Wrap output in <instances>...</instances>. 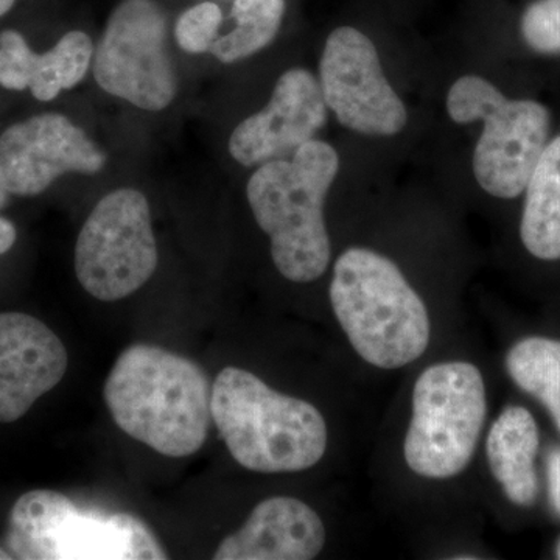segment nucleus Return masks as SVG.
<instances>
[{
    "instance_id": "1",
    "label": "nucleus",
    "mask_w": 560,
    "mask_h": 560,
    "mask_svg": "<svg viewBox=\"0 0 560 560\" xmlns=\"http://www.w3.org/2000/svg\"><path fill=\"white\" fill-rule=\"evenodd\" d=\"M114 422L132 440L171 458L208 440L212 385L200 364L151 345L120 353L103 389Z\"/></svg>"
},
{
    "instance_id": "2",
    "label": "nucleus",
    "mask_w": 560,
    "mask_h": 560,
    "mask_svg": "<svg viewBox=\"0 0 560 560\" xmlns=\"http://www.w3.org/2000/svg\"><path fill=\"white\" fill-rule=\"evenodd\" d=\"M338 171L334 147L312 139L294 151L293 160L265 162L250 176L246 195L254 219L270 237L276 268L291 282H312L327 270L324 201Z\"/></svg>"
},
{
    "instance_id": "3",
    "label": "nucleus",
    "mask_w": 560,
    "mask_h": 560,
    "mask_svg": "<svg viewBox=\"0 0 560 560\" xmlns=\"http://www.w3.org/2000/svg\"><path fill=\"white\" fill-rule=\"evenodd\" d=\"M212 420L232 458L248 470H307L326 453L327 425L318 408L271 389L241 368L217 375Z\"/></svg>"
},
{
    "instance_id": "4",
    "label": "nucleus",
    "mask_w": 560,
    "mask_h": 560,
    "mask_svg": "<svg viewBox=\"0 0 560 560\" xmlns=\"http://www.w3.org/2000/svg\"><path fill=\"white\" fill-rule=\"evenodd\" d=\"M330 302L350 345L372 366L397 370L429 348L425 304L399 267L375 250L350 248L341 254Z\"/></svg>"
},
{
    "instance_id": "5",
    "label": "nucleus",
    "mask_w": 560,
    "mask_h": 560,
    "mask_svg": "<svg viewBox=\"0 0 560 560\" xmlns=\"http://www.w3.org/2000/svg\"><path fill=\"white\" fill-rule=\"evenodd\" d=\"M7 544L13 559L24 560L167 559L140 518L81 512L55 490H32L14 503Z\"/></svg>"
},
{
    "instance_id": "6",
    "label": "nucleus",
    "mask_w": 560,
    "mask_h": 560,
    "mask_svg": "<svg viewBox=\"0 0 560 560\" xmlns=\"http://www.w3.org/2000/svg\"><path fill=\"white\" fill-rule=\"evenodd\" d=\"M488 400L480 370L466 361H447L419 375L412 390V416L405 438V460L419 477L447 480L469 466Z\"/></svg>"
},
{
    "instance_id": "7",
    "label": "nucleus",
    "mask_w": 560,
    "mask_h": 560,
    "mask_svg": "<svg viewBox=\"0 0 560 560\" xmlns=\"http://www.w3.org/2000/svg\"><path fill=\"white\" fill-rule=\"evenodd\" d=\"M447 110L456 124L482 120L474 153L481 189L503 200L528 186L550 136V110L533 101H510L488 80L463 77L448 91Z\"/></svg>"
},
{
    "instance_id": "8",
    "label": "nucleus",
    "mask_w": 560,
    "mask_h": 560,
    "mask_svg": "<svg viewBox=\"0 0 560 560\" xmlns=\"http://www.w3.org/2000/svg\"><path fill=\"white\" fill-rule=\"evenodd\" d=\"M158 268V245L147 198L135 189L110 191L88 217L75 246L81 287L103 302L136 293Z\"/></svg>"
},
{
    "instance_id": "9",
    "label": "nucleus",
    "mask_w": 560,
    "mask_h": 560,
    "mask_svg": "<svg viewBox=\"0 0 560 560\" xmlns=\"http://www.w3.org/2000/svg\"><path fill=\"white\" fill-rule=\"evenodd\" d=\"M165 40L167 20L154 0H124L110 14L95 54L98 86L140 109L167 108L176 77Z\"/></svg>"
},
{
    "instance_id": "10",
    "label": "nucleus",
    "mask_w": 560,
    "mask_h": 560,
    "mask_svg": "<svg viewBox=\"0 0 560 560\" xmlns=\"http://www.w3.org/2000/svg\"><path fill=\"white\" fill-rule=\"evenodd\" d=\"M327 108L349 130L366 136H394L408 114L383 75L374 44L352 27L331 32L319 66Z\"/></svg>"
},
{
    "instance_id": "11",
    "label": "nucleus",
    "mask_w": 560,
    "mask_h": 560,
    "mask_svg": "<svg viewBox=\"0 0 560 560\" xmlns=\"http://www.w3.org/2000/svg\"><path fill=\"white\" fill-rule=\"evenodd\" d=\"M106 154L61 114L13 125L0 138V179L9 194L33 197L69 172L94 175Z\"/></svg>"
},
{
    "instance_id": "12",
    "label": "nucleus",
    "mask_w": 560,
    "mask_h": 560,
    "mask_svg": "<svg viewBox=\"0 0 560 560\" xmlns=\"http://www.w3.org/2000/svg\"><path fill=\"white\" fill-rule=\"evenodd\" d=\"M326 121L319 81L308 70L291 69L280 77L267 108L232 132L231 156L246 167L283 160L311 142Z\"/></svg>"
},
{
    "instance_id": "13",
    "label": "nucleus",
    "mask_w": 560,
    "mask_h": 560,
    "mask_svg": "<svg viewBox=\"0 0 560 560\" xmlns=\"http://www.w3.org/2000/svg\"><path fill=\"white\" fill-rule=\"evenodd\" d=\"M57 335L25 313H0V422L21 419L68 371Z\"/></svg>"
},
{
    "instance_id": "14",
    "label": "nucleus",
    "mask_w": 560,
    "mask_h": 560,
    "mask_svg": "<svg viewBox=\"0 0 560 560\" xmlns=\"http://www.w3.org/2000/svg\"><path fill=\"white\" fill-rule=\"evenodd\" d=\"M326 544L318 514L293 497H272L250 512L237 533L221 541L215 560H311Z\"/></svg>"
},
{
    "instance_id": "15",
    "label": "nucleus",
    "mask_w": 560,
    "mask_h": 560,
    "mask_svg": "<svg viewBox=\"0 0 560 560\" xmlns=\"http://www.w3.org/2000/svg\"><path fill=\"white\" fill-rule=\"evenodd\" d=\"M488 460L493 477L512 503L529 506L537 497L534 459L539 451V429L526 408L508 407L489 431Z\"/></svg>"
},
{
    "instance_id": "16",
    "label": "nucleus",
    "mask_w": 560,
    "mask_h": 560,
    "mask_svg": "<svg viewBox=\"0 0 560 560\" xmlns=\"http://www.w3.org/2000/svg\"><path fill=\"white\" fill-rule=\"evenodd\" d=\"M523 208V245L541 260L560 259V136L545 147L528 186Z\"/></svg>"
},
{
    "instance_id": "17",
    "label": "nucleus",
    "mask_w": 560,
    "mask_h": 560,
    "mask_svg": "<svg viewBox=\"0 0 560 560\" xmlns=\"http://www.w3.org/2000/svg\"><path fill=\"white\" fill-rule=\"evenodd\" d=\"M506 368L512 381L548 408L560 430V341L526 338L510 350Z\"/></svg>"
},
{
    "instance_id": "18",
    "label": "nucleus",
    "mask_w": 560,
    "mask_h": 560,
    "mask_svg": "<svg viewBox=\"0 0 560 560\" xmlns=\"http://www.w3.org/2000/svg\"><path fill=\"white\" fill-rule=\"evenodd\" d=\"M283 11L285 0H235L231 13L234 31L217 36L210 50L224 65L245 60L276 38Z\"/></svg>"
},
{
    "instance_id": "19",
    "label": "nucleus",
    "mask_w": 560,
    "mask_h": 560,
    "mask_svg": "<svg viewBox=\"0 0 560 560\" xmlns=\"http://www.w3.org/2000/svg\"><path fill=\"white\" fill-rule=\"evenodd\" d=\"M92 51L94 47L86 33L69 32L54 49L36 55L28 84L33 97L50 102L61 91L77 86L90 69Z\"/></svg>"
},
{
    "instance_id": "20",
    "label": "nucleus",
    "mask_w": 560,
    "mask_h": 560,
    "mask_svg": "<svg viewBox=\"0 0 560 560\" xmlns=\"http://www.w3.org/2000/svg\"><path fill=\"white\" fill-rule=\"evenodd\" d=\"M221 20L220 7L212 2H202L184 11L176 22L175 35L179 47L189 54H205L217 39Z\"/></svg>"
},
{
    "instance_id": "21",
    "label": "nucleus",
    "mask_w": 560,
    "mask_h": 560,
    "mask_svg": "<svg viewBox=\"0 0 560 560\" xmlns=\"http://www.w3.org/2000/svg\"><path fill=\"white\" fill-rule=\"evenodd\" d=\"M526 44L540 54H560V0H537L522 18Z\"/></svg>"
},
{
    "instance_id": "22",
    "label": "nucleus",
    "mask_w": 560,
    "mask_h": 560,
    "mask_svg": "<svg viewBox=\"0 0 560 560\" xmlns=\"http://www.w3.org/2000/svg\"><path fill=\"white\" fill-rule=\"evenodd\" d=\"M36 54L18 32L0 33V84L7 90L24 91L31 84Z\"/></svg>"
},
{
    "instance_id": "23",
    "label": "nucleus",
    "mask_w": 560,
    "mask_h": 560,
    "mask_svg": "<svg viewBox=\"0 0 560 560\" xmlns=\"http://www.w3.org/2000/svg\"><path fill=\"white\" fill-rule=\"evenodd\" d=\"M548 482L552 506L560 514V451H555L548 459Z\"/></svg>"
},
{
    "instance_id": "24",
    "label": "nucleus",
    "mask_w": 560,
    "mask_h": 560,
    "mask_svg": "<svg viewBox=\"0 0 560 560\" xmlns=\"http://www.w3.org/2000/svg\"><path fill=\"white\" fill-rule=\"evenodd\" d=\"M14 242H16V228L11 221L0 217V256L9 253Z\"/></svg>"
},
{
    "instance_id": "25",
    "label": "nucleus",
    "mask_w": 560,
    "mask_h": 560,
    "mask_svg": "<svg viewBox=\"0 0 560 560\" xmlns=\"http://www.w3.org/2000/svg\"><path fill=\"white\" fill-rule=\"evenodd\" d=\"M9 190L3 186L2 179H0V209L9 202Z\"/></svg>"
},
{
    "instance_id": "26",
    "label": "nucleus",
    "mask_w": 560,
    "mask_h": 560,
    "mask_svg": "<svg viewBox=\"0 0 560 560\" xmlns=\"http://www.w3.org/2000/svg\"><path fill=\"white\" fill-rule=\"evenodd\" d=\"M13 5L14 0H0V16H3V14L9 13L11 7Z\"/></svg>"
},
{
    "instance_id": "27",
    "label": "nucleus",
    "mask_w": 560,
    "mask_h": 560,
    "mask_svg": "<svg viewBox=\"0 0 560 560\" xmlns=\"http://www.w3.org/2000/svg\"><path fill=\"white\" fill-rule=\"evenodd\" d=\"M11 559H13V556H11V552L3 550V548L0 547V560H11Z\"/></svg>"
},
{
    "instance_id": "28",
    "label": "nucleus",
    "mask_w": 560,
    "mask_h": 560,
    "mask_svg": "<svg viewBox=\"0 0 560 560\" xmlns=\"http://www.w3.org/2000/svg\"><path fill=\"white\" fill-rule=\"evenodd\" d=\"M558 558L560 559V541H559V547H558Z\"/></svg>"
}]
</instances>
